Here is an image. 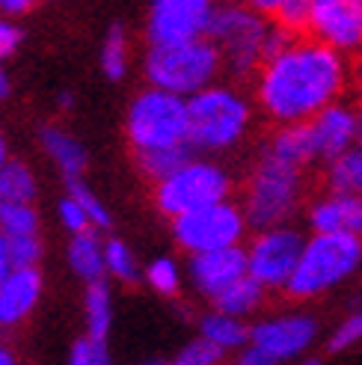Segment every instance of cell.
<instances>
[{"instance_id": "1", "label": "cell", "mask_w": 362, "mask_h": 365, "mask_svg": "<svg viewBox=\"0 0 362 365\" xmlns=\"http://www.w3.org/2000/svg\"><path fill=\"white\" fill-rule=\"evenodd\" d=\"M348 81V53L315 36H297L256 71V104L274 125L309 122L345 96Z\"/></svg>"}, {"instance_id": "2", "label": "cell", "mask_w": 362, "mask_h": 365, "mask_svg": "<svg viewBox=\"0 0 362 365\" xmlns=\"http://www.w3.org/2000/svg\"><path fill=\"white\" fill-rule=\"evenodd\" d=\"M362 267V235L348 232H312L303 244L300 262L288 279L285 297L309 303L330 294L338 285L353 279Z\"/></svg>"}, {"instance_id": "3", "label": "cell", "mask_w": 362, "mask_h": 365, "mask_svg": "<svg viewBox=\"0 0 362 365\" xmlns=\"http://www.w3.org/2000/svg\"><path fill=\"white\" fill-rule=\"evenodd\" d=\"M190 134L187 143L196 155H226L247 140L252 128V104L234 86L211 83L187 98Z\"/></svg>"}, {"instance_id": "4", "label": "cell", "mask_w": 362, "mask_h": 365, "mask_svg": "<svg viewBox=\"0 0 362 365\" xmlns=\"http://www.w3.org/2000/svg\"><path fill=\"white\" fill-rule=\"evenodd\" d=\"M303 199H306V167L262 152L259 163L249 170L241 199L249 229H270L291 223V217L303 208Z\"/></svg>"}, {"instance_id": "5", "label": "cell", "mask_w": 362, "mask_h": 365, "mask_svg": "<svg viewBox=\"0 0 362 365\" xmlns=\"http://www.w3.org/2000/svg\"><path fill=\"white\" fill-rule=\"evenodd\" d=\"M146 78L152 86L170 89L175 96H196L199 89L217 83V75L226 68L223 53L208 36L175 45H152L146 53Z\"/></svg>"}, {"instance_id": "6", "label": "cell", "mask_w": 362, "mask_h": 365, "mask_svg": "<svg viewBox=\"0 0 362 365\" xmlns=\"http://www.w3.org/2000/svg\"><path fill=\"white\" fill-rule=\"evenodd\" d=\"M270 21L267 15L259 12L249 4L229 0L214 9L208 39L220 48L223 66L234 78H249L256 75L264 63V39H267Z\"/></svg>"}, {"instance_id": "7", "label": "cell", "mask_w": 362, "mask_h": 365, "mask_svg": "<svg viewBox=\"0 0 362 365\" xmlns=\"http://www.w3.org/2000/svg\"><path fill=\"white\" fill-rule=\"evenodd\" d=\"M125 134H128L134 152L190 145L187 143V134H190L187 98L149 83V89H143L128 107Z\"/></svg>"}, {"instance_id": "8", "label": "cell", "mask_w": 362, "mask_h": 365, "mask_svg": "<svg viewBox=\"0 0 362 365\" xmlns=\"http://www.w3.org/2000/svg\"><path fill=\"white\" fill-rule=\"evenodd\" d=\"M229 196H232V175L211 155H193L167 178L155 181L157 211L170 217V220Z\"/></svg>"}, {"instance_id": "9", "label": "cell", "mask_w": 362, "mask_h": 365, "mask_svg": "<svg viewBox=\"0 0 362 365\" xmlns=\"http://www.w3.org/2000/svg\"><path fill=\"white\" fill-rule=\"evenodd\" d=\"M321 327L309 312H282L249 327V344L238 351L241 365H279L315 348Z\"/></svg>"}, {"instance_id": "10", "label": "cell", "mask_w": 362, "mask_h": 365, "mask_svg": "<svg viewBox=\"0 0 362 365\" xmlns=\"http://www.w3.org/2000/svg\"><path fill=\"white\" fill-rule=\"evenodd\" d=\"M249 220L244 214V205H234L232 199H220L205 208L187 211L181 217H172V238L187 255L238 247L247 238Z\"/></svg>"}, {"instance_id": "11", "label": "cell", "mask_w": 362, "mask_h": 365, "mask_svg": "<svg viewBox=\"0 0 362 365\" xmlns=\"http://www.w3.org/2000/svg\"><path fill=\"white\" fill-rule=\"evenodd\" d=\"M306 244V235L294 226H270L256 229L247 247V267L249 277L259 279L267 291H285L288 279L300 262V252Z\"/></svg>"}, {"instance_id": "12", "label": "cell", "mask_w": 362, "mask_h": 365, "mask_svg": "<svg viewBox=\"0 0 362 365\" xmlns=\"http://www.w3.org/2000/svg\"><path fill=\"white\" fill-rule=\"evenodd\" d=\"M214 0H152L146 18V36L152 45H175L208 36Z\"/></svg>"}, {"instance_id": "13", "label": "cell", "mask_w": 362, "mask_h": 365, "mask_svg": "<svg viewBox=\"0 0 362 365\" xmlns=\"http://www.w3.org/2000/svg\"><path fill=\"white\" fill-rule=\"evenodd\" d=\"M306 33L333 45L341 53H359L362 51L359 0H312Z\"/></svg>"}, {"instance_id": "14", "label": "cell", "mask_w": 362, "mask_h": 365, "mask_svg": "<svg viewBox=\"0 0 362 365\" xmlns=\"http://www.w3.org/2000/svg\"><path fill=\"white\" fill-rule=\"evenodd\" d=\"M247 250L238 247H223V250H208V252H193L187 262V277L196 294L205 300H214L223 288L247 277Z\"/></svg>"}, {"instance_id": "15", "label": "cell", "mask_w": 362, "mask_h": 365, "mask_svg": "<svg viewBox=\"0 0 362 365\" xmlns=\"http://www.w3.org/2000/svg\"><path fill=\"white\" fill-rule=\"evenodd\" d=\"M306 125H309V134H312L315 160L330 163L333 158L345 155L359 143V110L345 101H333Z\"/></svg>"}, {"instance_id": "16", "label": "cell", "mask_w": 362, "mask_h": 365, "mask_svg": "<svg viewBox=\"0 0 362 365\" xmlns=\"http://www.w3.org/2000/svg\"><path fill=\"white\" fill-rule=\"evenodd\" d=\"M309 232H348L362 235V196L327 190L306 208Z\"/></svg>"}, {"instance_id": "17", "label": "cell", "mask_w": 362, "mask_h": 365, "mask_svg": "<svg viewBox=\"0 0 362 365\" xmlns=\"http://www.w3.org/2000/svg\"><path fill=\"white\" fill-rule=\"evenodd\" d=\"M42 297L39 267H15L6 279H0V327H18L30 318Z\"/></svg>"}, {"instance_id": "18", "label": "cell", "mask_w": 362, "mask_h": 365, "mask_svg": "<svg viewBox=\"0 0 362 365\" xmlns=\"http://www.w3.org/2000/svg\"><path fill=\"white\" fill-rule=\"evenodd\" d=\"M264 152L274 155V158H282L288 163H297V167H309V163H315V149H312L309 125H306V122L276 125V131L270 134Z\"/></svg>"}, {"instance_id": "19", "label": "cell", "mask_w": 362, "mask_h": 365, "mask_svg": "<svg viewBox=\"0 0 362 365\" xmlns=\"http://www.w3.org/2000/svg\"><path fill=\"white\" fill-rule=\"evenodd\" d=\"M267 294H270V291L259 279H252L247 273V277H241L238 282H232L229 288H223L211 303H214V309H220V312L238 315V318H252L256 312H262V309H264Z\"/></svg>"}, {"instance_id": "20", "label": "cell", "mask_w": 362, "mask_h": 365, "mask_svg": "<svg viewBox=\"0 0 362 365\" xmlns=\"http://www.w3.org/2000/svg\"><path fill=\"white\" fill-rule=\"evenodd\" d=\"M68 264L75 270V277H81L83 282H95L107 273L104 264V241L95 235V229H86L71 235L68 241Z\"/></svg>"}, {"instance_id": "21", "label": "cell", "mask_w": 362, "mask_h": 365, "mask_svg": "<svg viewBox=\"0 0 362 365\" xmlns=\"http://www.w3.org/2000/svg\"><path fill=\"white\" fill-rule=\"evenodd\" d=\"M199 336L211 339L223 354H238L249 344V327H247V318L214 309V312H208L199 321Z\"/></svg>"}, {"instance_id": "22", "label": "cell", "mask_w": 362, "mask_h": 365, "mask_svg": "<svg viewBox=\"0 0 362 365\" xmlns=\"http://www.w3.org/2000/svg\"><path fill=\"white\" fill-rule=\"evenodd\" d=\"M42 149L53 163H57V170L66 178H81V173L86 170L83 145L68 131H63V128H45L42 131Z\"/></svg>"}, {"instance_id": "23", "label": "cell", "mask_w": 362, "mask_h": 365, "mask_svg": "<svg viewBox=\"0 0 362 365\" xmlns=\"http://www.w3.org/2000/svg\"><path fill=\"white\" fill-rule=\"evenodd\" d=\"M324 187L336 193L362 196V145L359 143L327 163V170H324Z\"/></svg>"}, {"instance_id": "24", "label": "cell", "mask_w": 362, "mask_h": 365, "mask_svg": "<svg viewBox=\"0 0 362 365\" xmlns=\"http://www.w3.org/2000/svg\"><path fill=\"white\" fill-rule=\"evenodd\" d=\"M36 193V175L24 160L6 158L0 163V202H33Z\"/></svg>"}, {"instance_id": "25", "label": "cell", "mask_w": 362, "mask_h": 365, "mask_svg": "<svg viewBox=\"0 0 362 365\" xmlns=\"http://www.w3.org/2000/svg\"><path fill=\"white\" fill-rule=\"evenodd\" d=\"M86 300H83V312H86V333H93L98 339H107L113 327V297L110 288L104 279L86 282Z\"/></svg>"}, {"instance_id": "26", "label": "cell", "mask_w": 362, "mask_h": 365, "mask_svg": "<svg viewBox=\"0 0 362 365\" xmlns=\"http://www.w3.org/2000/svg\"><path fill=\"white\" fill-rule=\"evenodd\" d=\"M196 152L190 145H167V149H149V152H137V167L143 170V175H149L152 181L167 178L172 170H178L187 158H193Z\"/></svg>"}, {"instance_id": "27", "label": "cell", "mask_w": 362, "mask_h": 365, "mask_svg": "<svg viewBox=\"0 0 362 365\" xmlns=\"http://www.w3.org/2000/svg\"><path fill=\"white\" fill-rule=\"evenodd\" d=\"M128 57H131V48H128V33H125L122 24L110 27L107 39L101 45V71L110 81H122L125 71H128Z\"/></svg>"}, {"instance_id": "28", "label": "cell", "mask_w": 362, "mask_h": 365, "mask_svg": "<svg viewBox=\"0 0 362 365\" xmlns=\"http://www.w3.org/2000/svg\"><path fill=\"white\" fill-rule=\"evenodd\" d=\"M249 6H256L259 12H264L274 21H282L291 30H306L309 21V6L312 0H247Z\"/></svg>"}, {"instance_id": "29", "label": "cell", "mask_w": 362, "mask_h": 365, "mask_svg": "<svg viewBox=\"0 0 362 365\" xmlns=\"http://www.w3.org/2000/svg\"><path fill=\"white\" fill-rule=\"evenodd\" d=\"M104 264H107V273L113 279L131 285L140 279V264H137V255L131 252V247L119 241V238H110L104 241Z\"/></svg>"}, {"instance_id": "30", "label": "cell", "mask_w": 362, "mask_h": 365, "mask_svg": "<svg viewBox=\"0 0 362 365\" xmlns=\"http://www.w3.org/2000/svg\"><path fill=\"white\" fill-rule=\"evenodd\" d=\"M0 232L15 235H39V214L33 202H0Z\"/></svg>"}, {"instance_id": "31", "label": "cell", "mask_w": 362, "mask_h": 365, "mask_svg": "<svg viewBox=\"0 0 362 365\" xmlns=\"http://www.w3.org/2000/svg\"><path fill=\"white\" fill-rule=\"evenodd\" d=\"M146 282L164 297H175L181 291V267L170 259V255H160L146 267Z\"/></svg>"}, {"instance_id": "32", "label": "cell", "mask_w": 362, "mask_h": 365, "mask_svg": "<svg viewBox=\"0 0 362 365\" xmlns=\"http://www.w3.org/2000/svg\"><path fill=\"white\" fill-rule=\"evenodd\" d=\"M359 341H362V306H356L348 318H341L336 324V330L327 339V351L330 354H345V351L356 348Z\"/></svg>"}, {"instance_id": "33", "label": "cell", "mask_w": 362, "mask_h": 365, "mask_svg": "<svg viewBox=\"0 0 362 365\" xmlns=\"http://www.w3.org/2000/svg\"><path fill=\"white\" fill-rule=\"evenodd\" d=\"M71 365H107L110 362V351H107V339H98L93 333L81 336L68 351Z\"/></svg>"}, {"instance_id": "34", "label": "cell", "mask_w": 362, "mask_h": 365, "mask_svg": "<svg viewBox=\"0 0 362 365\" xmlns=\"http://www.w3.org/2000/svg\"><path fill=\"white\" fill-rule=\"evenodd\" d=\"M226 354L217 348V344L211 341V339H205V336H199V339H193V341H187L185 348L178 351V356H175V365H217Z\"/></svg>"}, {"instance_id": "35", "label": "cell", "mask_w": 362, "mask_h": 365, "mask_svg": "<svg viewBox=\"0 0 362 365\" xmlns=\"http://www.w3.org/2000/svg\"><path fill=\"white\" fill-rule=\"evenodd\" d=\"M68 193L83 205V211L89 214V220H93L95 229H107V226H110V214H107V208L101 205V199L93 190H89L86 185H81V178H68Z\"/></svg>"}, {"instance_id": "36", "label": "cell", "mask_w": 362, "mask_h": 365, "mask_svg": "<svg viewBox=\"0 0 362 365\" xmlns=\"http://www.w3.org/2000/svg\"><path fill=\"white\" fill-rule=\"evenodd\" d=\"M9 250H12L15 267H36L42 262L39 235H15V238H9Z\"/></svg>"}, {"instance_id": "37", "label": "cell", "mask_w": 362, "mask_h": 365, "mask_svg": "<svg viewBox=\"0 0 362 365\" xmlns=\"http://www.w3.org/2000/svg\"><path fill=\"white\" fill-rule=\"evenodd\" d=\"M57 214H60V223H63V229H66L68 235H78V232H86V229H95L93 220H89V214L83 211V205H81L71 193L57 205Z\"/></svg>"}, {"instance_id": "38", "label": "cell", "mask_w": 362, "mask_h": 365, "mask_svg": "<svg viewBox=\"0 0 362 365\" xmlns=\"http://www.w3.org/2000/svg\"><path fill=\"white\" fill-rule=\"evenodd\" d=\"M18 45H21V30L9 21V15L0 12V60L12 57L18 51Z\"/></svg>"}, {"instance_id": "39", "label": "cell", "mask_w": 362, "mask_h": 365, "mask_svg": "<svg viewBox=\"0 0 362 365\" xmlns=\"http://www.w3.org/2000/svg\"><path fill=\"white\" fill-rule=\"evenodd\" d=\"M12 270H15V262H12V250H9V235L0 232V279H6Z\"/></svg>"}, {"instance_id": "40", "label": "cell", "mask_w": 362, "mask_h": 365, "mask_svg": "<svg viewBox=\"0 0 362 365\" xmlns=\"http://www.w3.org/2000/svg\"><path fill=\"white\" fill-rule=\"evenodd\" d=\"M36 0H0V12L4 15H24L27 9H33Z\"/></svg>"}, {"instance_id": "41", "label": "cell", "mask_w": 362, "mask_h": 365, "mask_svg": "<svg viewBox=\"0 0 362 365\" xmlns=\"http://www.w3.org/2000/svg\"><path fill=\"white\" fill-rule=\"evenodd\" d=\"M9 93H12V83H9V75L4 68V60H0V101L9 98Z\"/></svg>"}, {"instance_id": "42", "label": "cell", "mask_w": 362, "mask_h": 365, "mask_svg": "<svg viewBox=\"0 0 362 365\" xmlns=\"http://www.w3.org/2000/svg\"><path fill=\"white\" fill-rule=\"evenodd\" d=\"M15 362V354L6 348V344H0V365H12Z\"/></svg>"}, {"instance_id": "43", "label": "cell", "mask_w": 362, "mask_h": 365, "mask_svg": "<svg viewBox=\"0 0 362 365\" xmlns=\"http://www.w3.org/2000/svg\"><path fill=\"white\" fill-rule=\"evenodd\" d=\"M57 104L63 107V110H68V107L75 104V96H71V93H60V101H57Z\"/></svg>"}, {"instance_id": "44", "label": "cell", "mask_w": 362, "mask_h": 365, "mask_svg": "<svg viewBox=\"0 0 362 365\" xmlns=\"http://www.w3.org/2000/svg\"><path fill=\"white\" fill-rule=\"evenodd\" d=\"M9 155H6V134H4V128H0V163H4Z\"/></svg>"}, {"instance_id": "45", "label": "cell", "mask_w": 362, "mask_h": 365, "mask_svg": "<svg viewBox=\"0 0 362 365\" xmlns=\"http://www.w3.org/2000/svg\"><path fill=\"white\" fill-rule=\"evenodd\" d=\"M359 145H362V107H359Z\"/></svg>"}, {"instance_id": "46", "label": "cell", "mask_w": 362, "mask_h": 365, "mask_svg": "<svg viewBox=\"0 0 362 365\" xmlns=\"http://www.w3.org/2000/svg\"><path fill=\"white\" fill-rule=\"evenodd\" d=\"M223 4H229V0H223Z\"/></svg>"}, {"instance_id": "47", "label": "cell", "mask_w": 362, "mask_h": 365, "mask_svg": "<svg viewBox=\"0 0 362 365\" xmlns=\"http://www.w3.org/2000/svg\"><path fill=\"white\" fill-rule=\"evenodd\" d=\"M359 6H362V0H359Z\"/></svg>"}, {"instance_id": "48", "label": "cell", "mask_w": 362, "mask_h": 365, "mask_svg": "<svg viewBox=\"0 0 362 365\" xmlns=\"http://www.w3.org/2000/svg\"><path fill=\"white\" fill-rule=\"evenodd\" d=\"M0 330H4V327H0Z\"/></svg>"}]
</instances>
